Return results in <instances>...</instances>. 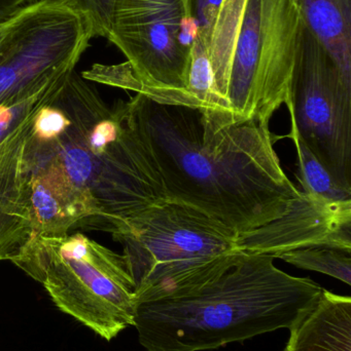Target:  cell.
Wrapping results in <instances>:
<instances>
[{
    "mask_svg": "<svg viewBox=\"0 0 351 351\" xmlns=\"http://www.w3.org/2000/svg\"><path fill=\"white\" fill-rule=\"evenodd\" d=\"M126 104L165 199L241 237L284 216L301 197L280 164L269 123L224 125L201 109L141 94Z\"/></svg>",
    "mask_w": 351,
    "mask_h": 351,
    "instance_id": "1",
    "label": "cell"
},
{
    "mask_svg": "<svg viewBox=\"0 0 351 351\" xmlns=\"http://www.w3.org/2000/svg\"><path fill=\"white\" fill-rule=\"evenodd\" d=\"M275 258L227 254L166 290L137 299L134 328L146 351H207L290 329L323 288Z\"/></svg>",
    "mask_w": 351,
    "mask_h": 351,
    "instance_id": "2",
    "label": "cell"
},
{
    "mask_svg": "<svg viewBox=\"0 0 351 351\" xmlns=\"http://www.w3.org/2000/svg\"><path fill=\"white\" fill-rule=\"evenodd\" d=\"M55 103L67 117L65 131L49 141L33 139L30 133L27 145L53 158L86 198L93 210L91 226L113 234L130 219L167 202L130 123L126 102L109 107L73 70Z\"/></svg>",
    "mask_w": 351,
    "mask_h": 351,
    "instance_id": "3",
    "label": "cell"
},
{
    "mask_svg": "<svg viewBox=\"0 0 351 351\" xmlns=\"http://www.w3.org/2000/svg\"><path fill=\"white\" fill-rule=\"evenodd\" d=\"M303 23L297 0H224L202 37L232 125L269 123L288 102Z\"/></svg>",
    "mask_w": 351,
    "mask_h": 351,
    "instance_id": "4",
    "label": "cell"
},
{
    "mask_svg": "<svg viewBox=\"0 0 351 351\" xmlns=\"http://www.w3.org/2000/svg\"><path fill=\"white\" fill-rule=\"evenodd\" d=\"M12 262L106 341L134 327L137 297L123 255L86 235L32 237Z\"/></svg>",
    "mask_w": 351,
    "mask_h": 351,
    "instance_id": "5",
    "label": "cell"
},
{
    "mask_svg": "<svg viewBox=\"0 0 351 351\" xmlns=\"http://www.w3.org/2000/svg\"><path fill=\"white\" fill-rule=\"evenodd\" d=\"M113 239L137 299L170 288L218 258L238 251L233 231L191 206L161 202L130 219Z\"/></svg>",
    "mask_w": 351,
    "mask_h": 351,
    "instance_id": "6",
    "label": "cell"
},
{
    "mask_svg": "<svg viewBox=\"0 0 351 351\" xmlns=\"http://www.w3.org/2000/svg\"><path fill=\"white\" fill-rule=\"evenodd\" d=\"M198 34L191 0H115L106 38L127 58L139 94L196 108L187 80Z\"/></svg>",
    "mask_w": 351,
    "mask_h": 351,
    "instance_id": "7",
    "label": "cell"
},
{
    "mask_svg": "<svg viewBox=\"0 0 351 351\" xmlns=\"http://www.w3.org/2000/svg\"><path fill=\"white\" fill-rule=\"evenodd\" d=\"M95 36L78 4L41 0L6 23L0 38V105L20 100L76 69Z\"/></svg>",
    "mask_w": 351,
    "mask_h": 351,
    "instance_id": "8",
    "label": "cell"
},
{
    "mask_svg": "<svg viewBox=\"0 0 351 351\" xmlns=\"http://www.w3.org/2000/svg\"><path fill=\"white\" fill-rule=\"evenodd\" d=\"M286 106L301 141L351 191V82L304 23Z\"/></svg>",
    "mask_w": 351,
    "mask_h": 351,
    "instance_id": "9",
    "label": "cell"
},
{
    "mask_svg": "<svg viewBox=\"0 0 351 351\" xmlns=\"http://www.w3.org/2000/svg\"><path fill=\"white\" fill-rule=\"evenodd\" d=\"M301 193L286 215L238 237V249L273 258L311 247L351 251V200L336 202L310 192Z\"/></svg>",
    "mask_w": 351,
    "mask_h": 351,
    "instance_id": "10",
    "label": "cell"
},
{
    "mask_svg": "<svg viewBox=\"0 0 351 351\" xmlns=\"http://www.w3.org/2000/svg\"><path fill=\"white\" fill-rule=\"evenodd\" d=\"M33 237H66L78 225H90L93 210L70 183L59 165L45 154L25 147Z\"/></svg>",
    "mask_w": 351,
    "mask_h": 351,
    "instance_id": "11",
    "label": "cell"
},
{
    "mask_svg": "<svg viewBox=\"0 0 351 351\" xmlns=\"http://www.w3.org/2000/svg\"><path fill=\"white\" fill-rule=\"evenodd\" d=\"M35 115L0 144V261H12L33 237L24 156Z\"/></svg>",
    "mask_w": 351,
    "mask_h": 351,
    "instance_id": "12",
    "label": "cell"
},
{
    "mask_svg": "<svg viewBox=\"0 0 351 351\" xmlns=\"http://www.w3.org/2000/svg\"><path fill=\"white\" fill-rule=\"evenodd\" d=\"M284 351H351V298L324 290L288 329Z\"/></svg>",
    "mask_w": 351,
    "mask_h": 351,
    "instance_id": "13",
    "label": "cell"
},
{
    "mask_svg": "<svg viewBox=\"0 0 351 351\" xmlns=\"http://www.w3.org/2000/svg\"><path fill=\"white\" fill-rule=\"evenodd\" d=\"M303 22L351 82V0H297Z\"/></svg>",
    "mask_w": 351,
    "mask_h": 351,
    "instance_id": "14",
    "label": "cell"
},
{
    "mask_svg": "<svg viewBox=\"0 0 351 351\" xmlns=\"http://www.w3.org/2000/svg\"><path fill=\"white\" fill-rule=\"evenodd\" d=\"M286 137L294 142L298 156L299 173L297 179L302 186L303 192L317 194L336 202L351 200V191L340 186L317 156L301 141L296 125L291 119V132Z\"/></svg>",
    "mask_w": 351,
    "mask_h": 351,
    "instance_id": "15",
    "label": "cell"
},
{
    "mask_svg": "<svg viewBox=\"0 0 351 351\" xmlns=\"http://www.w3.org/2000/svg\"><path fill=\"white\" fill-rule=\"evenodd\" d=\"M278 259L301 269L327 274L351 285V251L333 247H311L278 255Z\"/></svg>",
    "mask_w": 351,
    "mask_h": 351,
    "instance_id": "16",
    "label": "cell"
},
{
    "mask_svg": "<svg viewBox=\"0 0 351 351\" xmlns=\"http://www.w3.org/2000/svg\"><path fill=\"white\" fill-rule=\"evenodd\" d=\"M72 71L73 70L57 76L41 90L25 98L0 105V144L23 123L34 117L43 107L55 100L66 78Z\"/></svg>",
    "mask_w": 351,
    "mask_h": 351,
    "instance_id": "17",
    "label": "cell"
},
{
    "mask_svg": "<svg viewBox=\"0 0 351 351\" xmlns=\"http://www.w3.org/2000/svg\"><path fill=\"white\" fill-rule=\"evenodd\" d=\"M115 0H80V8L90 16L95 36L105 37L109 33Z\"/></svg>",
    "mask_w": 351,
    "mask_h": 351,
    "instance_id": "18",
    "label": "cell"
},
{
    "mask_svg": "<svg viewBox=\"0 0 351 351\" xmlns=\"http://www.w3.org/2000/svg\"><path fill=\"white\" fill-rule=\"evenodd\" d=\"M224 0H191L193 16L199 25V35L205 36L212 28Z\"/></svg>",
    "mask_w": 351,
    "mask_h": 351,
    "instance_id": "19",
    "label": "cell"
},
{
    "mask_svg": "<svg viewBox=\"0 0 351 351\" xmlns=\"http://www.w3.org/2000/svg\"><path fill=\"white\" fill-rule=\"evenodd\" d=\"M41 0H0V25L10 22L14 16Z\"/></svg>",
    "mask_w": 351,
    "mask_h": 351,
    "instance_id": "20",
    "label": "cell"
},
{
    "mask_svg": "<svg viewBox=\"0 0 351 351\" xmlns=\"http://www.w3.org/2000/svg\"><path fill=\"white\" fill-rule=\"evenodd\" d=\"M54 1L71 2V3L78 4L80 0H54Z\"/></svg>",
    "mask_w": 351,
    "mask_h": 351,
    "instance_id": "21",
    "label": "cell"
},
{
    "mask_svg": "<svg viewBox=\"0 0 351 351\" xmlns=\"http://www.w3.org/2000/svg\"><path fill=\"white\" fill-rule=\"evenodd\" d=\"M5 26L6 23L5 24L0 25V38H1L2 35H3L4 30H5Z\"/></svg>",
    "mask_w": 351,
    "mask_h": 351,
    "instance_id": "22",
    "label": "cell"
}]
</instances>
